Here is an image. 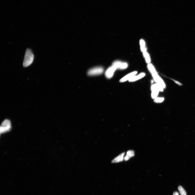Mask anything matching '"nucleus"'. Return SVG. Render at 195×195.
<instances>
[{"label":"nucleus","instance_id":"nucleus-14","mask_svg":"<svg viewBox=\"0 0 195 195\" xmlns=\"http://www.w3.org/2000/svg\"><path fill=\"white\" fill-rule=\"evenodd\" d=\"M178 189L180 195H186V192L184 189L181 186H179Z\"/></svg>","mask_w":195,"mask_h":195},{"label":"nucleus","instance_id":"nucleus-5","mask_svg":"<svg viewBox=\"0 0 195 195\" xmlns=\"http://www.w3.org/2000/svg\"><path fill=\"white\" fill-rule=\"evenodd\" d=\"M104 71V69L102 67H95L89 69L88 71V74L91 76L100 75L103 73Z\"/></svg>","mask_w":195,"mask_h":195},{"label":"nucleus","instance_id":"nucleus-12","mask_svg":"<svg viewBox=\"0 0 195 195\" xmlns=\"http://www.w3.org/2000/svg\"><path fill=\"white\" fill-rule=\"evenodd\" d=\"M140 49L143 53L147 51V48L146 46V43L143 39H141L140 40Z\"/></svg>","mask_w":195,"mask_h":195},{"label":"nucleus","instance_id":"nucleus-7","mask_svg":"<svg viewBox=\"0 0 195 195\" xmlns=\"http://www.w3.org/2000/svg\"><path fill=\"white\" fill-rule=\"evenodd\" d=\"M117 69L115 67L112 65L105 72V76L107 78H111L113 76L115 72Z\"/></svg>","mask_w":195,"mask_h":195},{"label":"nucleus","instance_id":"nucleus-10","mask_svg":"<svg viewBox=\"0 0 195 195\" xmlns=\"http://www.w3.org/2000/svg\"><path fill=\"white\" fill-rule=\"evenodd\" d=\"M125 153H123L121 154L112 160V163H117L123 161L124 160V156Z\"/></svg>","mask_w":195,"mask_h":195},{"label":"nucleus","instance_id":"nucleus-15","mask_svg":"<svg viewBox=\"0 0 195 195\" xmlns=\"http://www.w3.org/2000/svg\"><path fill=\"white\" fill-rule=\"evenodd\" d=\"M165 99L163 97H157L154 99V102L156 103H160L162 102Z\"/></svg>","mask_w":195,"mask_h":195},{"label":"nucleus","instance_id":"nucleus-4","mask_svg":"<svg viewBox=\"0 0 195 195\" xmlns=\"http://www.w3.org/2000/svg\"><path fill=\"white\" fill-rule=\"evenodd\" d=\"M0 129V133L9 132L11 130V123L10 121L7 119L5 120L2 123Z\"/></svg>","mask_w":195,"mask_h":195},{"label":"nucleus","instance_id":"nucleus-16","mask_svg":"<svg viewBox=\"0 0 195 195\" xmlns=\"http://www.w3.org/2000/svg\"><path fill=\"white\" fill-rule=\"evenodd\" d=\"M171 79L173 81H174V82L176 84H177V85H178L179 86H182V84L180 82H179L178 81H177L176 80H175L173 79Z\"/></svg>","mask_w":195,"mask_h":195},{"label":"nucleus","instance_id":"nucleus-2","mask_svg":"<svg viewBox=\"0 0 195 195\" xmlns=\"http://www.w3.org/2000/svg\"><path fill=\"white\" fill-rule=\"evenodd\" d=\"M34 55L32 50L27 49L25 52L23 60V67H26L30 65L34 61Z\"/></svg>","mask_w":195,"mask_h":195},{"label":"nucleus","instance_id":"nucleus-8","mask_svg":"<svg viewBox=\"0 0 195 195\" xmlns=\"http://www.w3.org/2000/svg\"><path fill=\"white\" fill-rule=\"evenodd\" d=\"M137 73V72L136 71H134L131 72L129 73L123 77L120 80V82L121 83L125 82L126 81L129 80L131 78L136 75Z\"/></svg>","mask_w":195,"mask_h":195},{"label":"nucleus","instance_id":"nucleus-1","mask_svg":"<svg viewBox=\"0 0 195 195\" xmlns=\"http://www.w3.org/2000/svg\"><path fill=\"white\" fill-rule=\"evenodd\" d=\"M147 68L151 74L152 77L156 83L160 85L164 89H165L166 87V85L164 82L158 75L155 68L152 64L151 63L148 64Z\"/></svg>","mask_w":195,"mask_h":195},{"label":"nucleus","instance_id":"nucleus-6","mask_svg":"<svg viewBox=\"0 0 195 195\" xmlns=\"http://www.w3.org/2000/svg\"><path fill=\"white\" fill-rule=\"evenodd\" d=\"M112 66L115 67L117 69L124 70L127 69L128 67V64L126 62L116 60L113 62Z\"/></svg>","mask_w":195,"mask_h":195},{"label":"nucleus","instance_id":"nucleus-9","mask_svg":"<svg viewBox=\"0 0 195 195\" xmlns=\"http://www.w3.org/2000/svg\"><path fill=\"white\" fill-rule=\"evenodd\" d=\"M146 73H140L139 74L134 76L132 77L131 79H130L129 82H133L138 80L142 78L145 76Z\"/></svg>","mask_w":195,"mask_h":195},{"label":"nucleus","instance_id":"nucleus-13","mask_svg":"<svg viewBox=\"0 0 195 195\" xmlns=\"http://www.w3.org/2000/svg\"><path fill=\"white\" fill-rule=\"evenodd\" d=\"M143 54L146 63L148 64L151 63V58L149 53L147 51H146L143 53Z\"/></svg>","mask_w":195,"mask_h":195},{"label":"nucleus","instance_id":"nucleus-11","mask_svg":"<svg viewBox=\"0 0 195 195\" xmlns=\"http://www.w3.org/2000/svg\"><path fill=\"white\" fill-rule=\"evenodd\" d=\"M135 155L134 152L132 150H130L127 152L126 156L124 157V160L127 161L128 160L134 156Z\"/></svg>","mask_w":195,"mask_h":195},{"label":"nucleus","instance_id":"nucleus-17","mask_svg":"<svg viewBox=\"0 0 195 195\" xmlns=\"http://www.w3.org/2000/svg\"><path fill=\"white\" fill-rule=\"evenodd\" d=\"M173 195H179L178 192H175L173 193Z\"/></svg>","mask_w":195,"mask_h":195},{"label":"nucleus","instance_id":"nucleus-3","mask_svg":"<svg viewBox=\"0 0 195 195\" xmlns=\"http://www.w3.org/2000/svg\"><path fill=\"white\" fill-rule=\"evenodd\" d=\"M164 89L160 85L157 83L152 85L151 87V96L152 98L154 99L156 98L159 92H163Z\"/></svg>","mask_w":195,"mask_h":195}]
</instances>
